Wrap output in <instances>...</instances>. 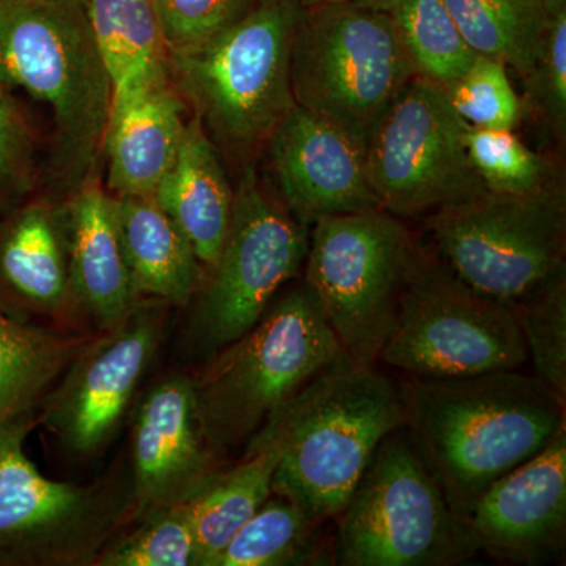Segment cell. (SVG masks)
I'll return each mask as SVG.
<instances>
[{
	"label": "cell",
	"mask_w": 566,
	"mask_h": 566,
	"mask_svg": "<svg viewBox=\"0 0 566 566\" xmlns=\"http://www.w3.org/2000/svg\"><path fill=\"white\" fill-rule=\"evenodd\" d=\"M294 103L367 148L416 74L385 10L354 2L303 11L290 63Z\"/></svg>",
	"instance_id": "8992f818"
},
{
	"label": "cell",
	"mask_w": 566,
	"mask_h": 566,
	"mask_svg": "<svg viewBox=\"0 0 566 566\" xmlns=\"http://www.w3.org/2000/svg\"><path fill=\"white\" fill-rule=\"evenodd\" d=\"M87 3L96 48L111 80V106L172 85L169 50L151 0Z\"/></svg>",
	"instance_id": "7402d4cb"
},
{
	"label": "cell",
	"mask_w": 566,
	"mask_h": 566,
	"mask_svg": "<svg viewBox=\"0 0 566 566\" xmlns=\"http://www.w3.org/2000/svg\"><path fill=\"white\" fill-rule=\"evenodd\" d=\"M259 0H151L167 50L199 46L240 21Z\"/></svg>",
	"instance_id": "836d02e7"
},
{
	"label": "cell",
	"mask_w": 566,
	"mask_h": 566,
	"mask_svg": "<svg viewBox=\"0 0 566 566\" xmlns=\"http://www.w3.org/2000/svg\"><path fill=\"white\" fill-rule=\"evenodd\" d=\"M303 10L314 9V7L329 6V3L352 2V0H294Z\"/></svg>",
	"instance_id": "d590c367"
},
{
	"label": "cell",
	"mask_w": 566,
	"mask_h": 566,
	"mask_svg": "<svg viewBox=\"0 0 566 566\" xmlns=\"http://www.w3.org/2000/svg\"><path fill=\"white\" fill-rule=\"evenodd\" d=\"M428 229L461 281L506 303L566 270V197L557 181L527 196L485 191L446 205Z\"/></svg>",
	"instance_id": "30bf717a"
},
{
	"label": "cell",
	"mask_w": 566,
	"mask_h": 566,
	"mask_svg": "<svg viewBox=\"0 0 566 566\" xmlns=\"http://www.w3.org/2000/svg\"><path fill=\"white\" fill-rule=\"evenodd\" d=\"M308 233L266 192L256 170L245 167L226 240L193 316V334L205 353H218L260 322L283 283L303 270Z\"/></svg>",
	"instance_id": "8fae6325"
},
{
	"label": "cell",
	"mask_w": 566,
	"mask_h": 566,
	"mask_svg": "<svg viewBox=\"0 0 566 566\" xmlns=\"http://www.w3.org/2000/svg\"><path fill=\"white\" fill-rule=\"evenodd\" d=\"M475 55L499 59L523 80L534 70L545 39V0H444Z\"/></svg>",
	"instance_id": "cb8c5ba5"
},
{
	"label": "cell",
	"mask_w": 566,
	"mask_h": 566,
	"mask_svg": "<svg viewBox=\"0 0 566 566\" xmlns=\"http://www.w3.org/2000/svg\"><path fill=\"white\" fill-rule=\"evenodd\" d=\"M0 275L29 303L57 307L66 300L71 289L65 245L46 208L22 211L3 234Z\"/></svg>",
	"instance_id": "d4e9b609"
},
{
	"label": "cell",
	"mask_w": 566,
	"mask_h": 566,
	"mask_svg": "<svg viewBox=\"0 0 566 566\" xmlns=\"http://www.w3.org/2000/svg\"><path fill=\"white\" fill-rule=\"evenodd\" d=\"M405 423L400 382L346 360L277 409L245 453L273 447V494L324 524L340 515L379 444Z\"/></svg>",
	"instance_id": "7a4b0ae2"
},
{
	"label": "cell",
	"mask_w": 566,
	"mask_h": 566,
	"mask_svg": "<svg viewBox=\"0 0 566 566\" xmlns=\"http://www.w3.org/2000/svg\"><path fill=\"white\" fill-rule=\"evenodd\" d=\"M133 471L144 517L182 504L214 475L192 379L170 376L145 395L134 420Z\"/></svg>",
	"instance_id": "e0dca14e"
},
{
	"label": "cell",
	"mask_w": 566,
	"mask_h": 566,
	"mask_svg": "<svg viewBox=\"0 0 566 566\" xmlns=\"http://www.w3.org/2000/svg\"><path fill=\"white\" fill-rule=\"evenodd\" d=\"M506 69L499 59L475 55L463 76L442 88L461 120L476 128L512 132L520 125L526 104L513 88Z\"/></svg>",
	"instance_id": "4dcf8cb0"
},
{
	"label": "cell",
	"mask_w": 566,
	"mask_h": 566,
	"mask_svg": "<svg viewBox=\"0 0 566 566\" xmlns=\"http://www.w3.org/2000/svg\"><path fill=\"white\" fill-rule=\"evenodd\" d=\"M465 125L441 87L420 77L408 82L367 144L382 210L417 216L486 191L465 153Z\"/></svg>",
	"instance_id": "7c38bea8"
},
{
	"label": "cell",
	"mask_w": 566,
	"mask_h": 566,
	"mask_svg": "<svg viewBox=\"0 0 566 566\" xmlns=\"http://www.w3.org/2000/svg\"><path fill=\"white\" fill-rule=\"evenodd\" d=\"M163 211L210 270L232 219L234 191L202 120L186 123L180 150L153 192Z\"/></svg>",
	"instance_id": "d6986e66"
},
{
	"label": "cell",
	"mask_w": 566,
	"mask_h": 566,
	"mask_svg": "<svg viewBox=\"0 0 566 566\" xmlns=\"http://www.w3.org/2000/svg\"><path fill=\"white\" fill-rule=\"evenodd\" d=\"M420 248L382 208L318 219L305 285L353 364L376 367Z\"/></svg>",
	"instance_id": "52a82bcc"
},
{
	"label": "cell",
	"mask_w": 566,
	"mask_h": 566,
	"mask_svg": "<svg viewBox=\"0 0 566 566\" xmlns=\"http://www.w3.org/2000/svg\"><path fill=\"white\" fill-rule=\"evenodd\" d=\"M0 85L50 109L59 174L70 188L87 185L112 103L87 0H0Z\"/></svg>",
	"instance_id": "3957f363"
},
{
	"label": "cell",
	"mask_w": 566,
	"mask_h": 566,
	"mask_svg": "<svg viewBox=\"0 0 566 566\" xmlns=\"http://www.w3.org/2000/svg\"><path fill=\"white\" fill-rule=\"evenodd\" d=\"M463 142L488 192L527 196L554 182L549 161L531 150L512 129L465 125Z\"/></svg>",
	"instance_id": "f546056e"
},
{
	"label": "cell",
	"mask_w": 566,
	"mask_h": 566,
	"mask_svg": "<svg viewBox=\"0 0 566 566\" xmlns=\"http://www.w3.org/2000/svg\"><path fill=\"white\" fill-rule=\"evenodd\" d=\"M322 526L289 499L271 494L230 539L214 566L307 564Z\"/></svg>",
	"instance_id": "83f0119b"
},
{
	"label": "cell",
	"mask_w": 566,
	"mask_h": 566,
	"mask_svg": "<svg viewBox=\"0 0 566 566\" xmlns=\"http://www.w3.org/2000/svg\"><path fill=\"white\" fill-rule=\"evenodd\" d=\"M25 431L18 422L0 431V546L51 558L80 554L104 534L102 499L41 474L25 455Z\"/></svg>",
	"instance_id": "2e32d148"
},
{
	"label": "cell",
	"mask_w": 566,
	"mask_h": 566,
	"mask_svg": "<svg viewBox=\"0 0 566 566\" xmlns=\"http://www.w3.org/2000/svg\"><path fill=\"white\" fill-rule=\"evenodd\" d=\"M114 210L136 293L188 304L202 279V263L153 193L114 197Z\"/></svg>",
	"instance_id": "44dd1931"
},
{
	"label": "cell",
	"mask_w": 566,
	"mask_h": 566,
	"mask_svg": "<svg viewBox=\"0 0 566 566\" xmlns=\"http://www.w3.org/2000/svg\"><path fill=\"white\" fill-rule=\"evenodd\" d=\"M25 147L28 140L20 115L3 96H0V180L13 172L24 155Z\"/></svg>",
	"instance_id": "e575fe53"
},
{
	"label": "cell",
	"mask_w": 566,
	"mask_h": 566,
	"mask_svg": "<svg viewBox=\"0 0 566 566\" xmlns=\"http://www.w3.org/2000/svg\"><path fill=\"white\" fill-rule=\"evenodd\" d=\"M70 289L104 331L136 307V290L115 221L114 197L84 185L66 212Z\"/></svg>",
	"instance_id": "ac0fdd59"
},
{
	"label": "cell",
	"mask_w": 566,
	"mask_h": 566,
	"mask_svg": "<svg viewBox=\"0 0 566 566\" xmlns=\"http://www.w3.org/2000/svg\"><path fill=\"white\" fill-rule=\"evenodd\" d=\"M401 389L406 431L461 521L491 483L566 427V403L520 368L464 378L409 376Z\"/></svg>",
	"instance_id": "6da1fadb"
},
{
	"label": "cell",
	"mask_w": 566,
	"mask_h": 566,
	"mask_svg": "<svg viewBox=\"0 0 566 566\" xmlns=\"http://www.w3.org/2000/svg\"><path fill=\"white\" fill-rule=\"evenodd\" d=\"M463 524L469 542L499 560L543 565L566 538V427L531 460L499 476Z\"/></svg>",
	"instance_id": "5bb4252c"
},
{
	"label": "cell",
	"mask_w": 566,
	"mask_h": 566,
	"mask_svg": "<svg viewBox=\"0 0 566 566\" xmlns=\"http://www.w3.org/2000/svg\"><path fill=\"white\" fill-rule=\"evenodd\" d=\"M527 359L516 305L472 289L420 249L379 363L415 378H464Z\"/></svg>",
	"instance_id": "9c48e42d"
},
{
	"label": "cell",
	"mask_w": 566,
	"mask_h": 566,
	"mask_svg": "<svg viewBox=\"0 0 566 566\" xmlns=\"http://www.w3.org/2000/svg\"><path fill=\"white\" fill-rule=\"evenodd\" d=\"M281 202L304 226L327 216L378 210L367 148L294 104L268 139Z\"/></svg>",
	"instance_id": "9a60e30c"
},
{
	"label": "cell",
	"mask_w": 566,
	"mask_h": 566,
	"mask_svg": "<svg viewBox=\"0 0 566 566\" xmlns=\"http://www.w3.org/2000/svg\"><path fill=\"white\" fill-rule=\"evenodd\" d=\"M163 324L161 308L136 305L66 368L44 423L71 452H95L114 433L161 340Z\"/></svg>",
	"instance_id": "4fadbf2b"
},
{
	"label": "cell",
	"mask_w": 566,
	"mask_h": 566,
	"mask_svg": "<svg viewBox=\"0 0 566 566\" xmlns=\"http://www.w3.org/2000/svg\"><path fill=\"white\" fill-rule=\"evenodd\" d=\"M277 460L273 447L244 453L240 464L211 475L182 502L196 538L197 566H214L230 539L271 497Z\"/></svg>",
	"instance_id": "603a6c76"
},
{
	"label": "cell",
	"mask_w": 566,
	"mask_h": 566,
	"mask_svg": "<svg viewBox=\"0 0 566 566\" xmlns=\"http://www.w3.org/2000/svg\"><path fill=\"white\" fill-rule=\"evenodd\" d=\"M335 521L338 565L452 566L475 556L405 427L379 444Z\"/></svg>",
	"instance_id": "ba28073f"
},
{
	"label": "cell",
	"mask_w": 566,
	"mask_h": 566,
	"mask_svg": "<svg viewBox=\"0 0 566 566\" xmlns=\"http://www.w3.org/2000/svg\"><path fill=\"white\" fill-rule=\"evenodd\" d=\"M346 360L314 294L305 283L296 286L243 337L219 349L193 381L211 450L248 444L312 379Z\"/></svg>",
	"instance_id": "277c9868"
},
{
	"label": "cell",
	"mask_w": 566,
	"mask_h": 566,
	"mask_svg": "<svg viewBox=\"0 0 566 566\" xmlns=\"http://www.w3.org/2000/svg\"><path fill=\"white\" fill-rule=\"evenodd\" d=\"M352 2L360 7H368V9L382 10L389 3V0H352Z\"/></svg>",
	"instance_id": "8d00e7d4"
},
{
	"label": "cell",
	"mask_w": 566,
	"mask_h": 566,
	"mask_svg": "<svg viewBox=\"0 0 566 566\" xmlns=\"http://www.w3.org/2000/svg\"><path fill=\"white\" fill-rule=\"evenodd\" d=\"M0 96H3L2 95V85H0Z\"/></svg>",
	"instance_id": "74e56055"
},
{
	"label": "cell",
	"mask_w": 566,
	"mask_h": 566,
	"mask_svg": "<svg viewBox=\"0 0 566 566\" xmlns=\"http://www.w3.org/2000/svg\"><path fill=\"white\" fill-rule=\"evenodd\" d=\"M104 566L196 565V538L185 505L167 506L145 516L136 532L111 547Z\"/></svg>",
	"instance_id": "1f68e13d"
},
{
	"label": "cell",
	"mask_w": 566,
	"mask_h": 566,
	"mask_svg": "<svg viewBox=\"0 0 566 566\" xmlns=\"http://www.w3.org/2000/svg\"><path fill=\"white\" fill-rule=\"evenodd\" d=\"M81 340L22 326L0 315V431L20 422L46 387L85 348Z\"/></svg>",
	"instance_id": "484cf974"
},
{
	"label": "cell",
	"mask_w": 566,
	"mask_h": 566,
	"mask_svg": "<svg viewBox=\"0 0 566 566\" xmlns=\"http://www.w3.org/2000/svg\"><path fill=\"white\" fill-rule=\"evenodd\" d=\"M382 10L392 20L416 77L446 88L474 62L444 0H389Z\"/></svg>",
	"instance_id": "4316f807"
},
{
	"label": "cell",
	"mask_w": 566,
	"mask_h": 566,
	"mask_svg": "<svg viewBox=\"0 0 566 566\" xmlns=\"http://www.w3.org/2000/svg\"><path fill=\"white\" fill-rule=\"evenodd\" d=\"M186 123L185 103L172 85L112 104L103 150L115 197L155 192L177 158Z\"/></svg>",
	"instance_id": "ffe728a7"
},
{
	"label": "cell",
	"mask_w": 566,
	"mask_h": 566,
	"mask_svg": "<svg viewBox=\"0 0 566 566\" xmlns=\"http://www.w3.org/2000/svg\"><path fill=\"white\" fill-rule=\"evenodd\" d=\"M294 0H259L229 29L170 52V81L197 117L237 155L268 144L294 106L290 63L303 17Z\"/></svg>",
	"instance_id": "5b68a950"
},
{
	"label": "cell",
	"mask_w": 566,
	"mask_h": 566,
	"mask_svg": "<svg viewBox=\"0 0 566 566\" xmlns=\"http://www.w3.org/2000/svg\"><path fill=\"white\" fill-rule=\"evenodd\" d=\"M547 22L542 51L526 80L524 104L560 144L566 137V0H545Z\"/></svg>",
	"instance_id": "d6a6232c"
},
{
	"label": "cell",
	"mask_w": 566,
	"mask_h": 566,
	"mask_svg": "<svg viewBox=\"0 0 566 566\" xmlns=\"http://www.w3.org/2000/svg\"><path fill=\"white\" fill-rule=\"evenodd\" d=\"M515 305L536 378L566 403V270Z\"/></svg>",
	"instance_id": "f1b7e54d"
}]
</instances>
